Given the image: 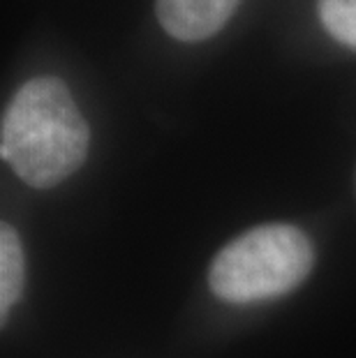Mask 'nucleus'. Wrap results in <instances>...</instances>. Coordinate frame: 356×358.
<instances>
[{"label":"nucleus","mask_w":356,"mask_h":358,"mask_svg":"<svg viewBox=\"0 0 356 358\" xmlns=\"http://www.w3.org/2000/svg\"><path fill=\"white\" fill-rule=\"evenodd\" d=\"M238 3L241 0H155V14L173 40L201 42L232 19Z\"/></svg>","instance_id":"7ed1b4c3"},{"label":"nucleus","mask_w":356,"mask_h":358,"mask_svg":"<svg viewBox=\"0 0 356 358\" xmlns=\"http://www.w3.org/2000/svg\"><path fill=\"white\" fill-rule=\"evenodd\" d=\"M313 264V243L301 229L262 224L220 250L208 282L218 299L245 306L290 294L310 275Z\"/></svg>","instance_id":"f03ea898"},{"label":"nucleus","mask_w":356,"mask_h":358,"mask_svg":"<svg viewBox=\"0 0 356 358\" xmlns=\"http://www.w3.org/2000/svg\"><path fill=\"white\" fill-rule=\"evenodd\" d=\"M320 19L340 44L356 49V0H320Z\"/></svg>","instance_id":"39448f33"},{"label":"nucleus","mask_w":356,"mask_h":358,"mask_svg":"<svg viewBox=\"0 0 356 358\" xmlns=\"http://www.w3.org/2000/svg\"><path fill=\"white\" fill-rule=\"evenodd\" d=\"M88 139V123L70 88L56 77H37L26 81L7 106L0 153L30 187L49 189L83 164Z\"/></svg>","instance_id":"f257e3e1"},{"label":"nucleus","mask_w":356,"mask_h":358,"mask_svg":"<svg viewBox=\"0 0 356 358\" xmlns=\"http://www.w3.org/2000/svg\"><path fill=\"white\" fill-rule=\"evenodd\" d=\"M24 278V248H21L17 231L10 224H3V229H0V317H3V324L10 317L14 303L19 301Z\"/></svg>","instance_id":"20e7f679"}]
</instances>
